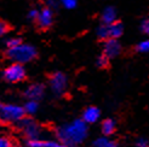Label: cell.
<instances>
[{"label":"cell","instance_id":"2","mask_svg":"<svg viewBox=\"0 0 149 147\" xmlns=\"http://www.w3.org/2000/svg\"><path fill=\"white\" fill-rule=\"evenodd\" d=\"M38 52H36V48L32 45H28V43H19L18 46L12 47V48H7L6 56L9 59H11L13 63H29L32 62L34 58L36 57Z\"/></svg>","mask_w":149,"mask_h":147},{"label":"cell","instance_id":"1","mask_svg":"<svg viewBox=\"0 0 149 147\" xmlns=\"http://www.w3.org/2000/svg\"><path fill=\"white\" fill-rule=\"evenodd\" d=\"M57 137L65 147H78L87 137V123L81 120H74L57 129Z\"/></svg>","mask_w":149,"mask_h":147},{"label":"cell","instance_id":"6","mask_svg":"<svg viewBox=\"0 0 149 147\" xmlns=\"http://www.w3.org/2000/svg\"><path fill=\"white\" fill-rule=\"evenodd\" d=\"M19 128L22 130L23 135L28 139V140H33V139H39V135L41 133V129L39 124L34 122L33 120L29 118H23L19 122Z\"/></svg>","mask_w":149,"mask_h":147},{"label":"cell","instance_id":"22","mask_svg":"<svg viewBox=\"0 0 149 147\" xmlns=\"http://www.w3.org/2000/svg\"><path fill=\"white\" fill-rule=\"evenodd\" d=\"M141 30H142V33L149 35V17L142 21V23H141Z\"/></svg>","mask_w":149,"mask_h":147},{"label":"cell","instance_id":"24","mask_svg":"<svg viewBox=\"0 0 149 147\" xmlns=\"http://www.w3.org/2000/svg\"><path fill=\"white\" fill-rule=\"evenodd\" d=\"M7 32H9V25H7L6 22H4V21L0 19V38H1V36H4Z\"/></svg>","mask_w":149,"mask_h":147},{"label":"cell","instance_id":"20","mask_svg":"<svg viewBox=\"0 0 149 147\" xmlns=\"http://www.w3.org/2000/svg\"><path fill=\"white\" fill-rule=\"evenodd\" d=\"M108 62H109V58L106 57L104 54H102V56H100L97 58V62H96V64H97L98 68H106L108 65Z\"/></svg>","mask_w":149,"mask_h":147},{"label":"cell","instance_id":"11","mask_svg":"<svg viewBox=\"0 0 149 147\" xmlns=\"http://www.w3.org/2000/svg\"><path fill=\"white\" fill-rule=\"evenodd\" d=\"M100 116H101V111L97 109V107H95V106H88L84 113H83V120L87 123V124H92L95 122H97L98 118H100Z\"/></svg>","mask_w":149,"mask_h":147},{"label":"cell","instance_id":"26","mask_svg":"<svg viewBox=\"0 0 149 147\" xmlns=\"http://www.w3.org/2000/svg\"><path fill=\"white\" fill-rule=\"evenodd\" d=\"M47 5H49V7H51V9L54 10L59 5V1L58 0H47Z\"/></svg>","mask_w":149,"mask_h":147},{"label":"cell","instance_id":"16","mask_svg":"<svg viewBox=\"0 0 149 147\" xmlns=\"http://www.w3.org/2000/svg\"><path fill=\"white\" fill-rule=\"evenodd\" d=\"M23 107H24V110H26V113H28V115H34L36 111H38L39 104H38V101H36V100H28Z\"/></svg>","mask_w":149,"mask_h":147},{"label":"cell","instance_id":"5","mask_svg":"<svg viewBox=\"0 0 149 147\" xmlns=\"http://www.w3.org/2000/svg\"><path fill=\"white\" fill-rule=\"evenodd\" d=\"M4 78L7 82L16 83L21 82L26 78V69L23 67V64L21 63H12L4 70Z\"/></svg>","mask_w":149,"mask_h":147},{"label":"cell","instance_id":"9","mask_svg":"<svg viewBox=\"0 0 149 147\" xmlns=\"http://www.w3.org/2000/svg\"><path fill=\"white\" fill-rule=\"evenodd\" d=\"M121 52V45L120 42L118 41V39H109L106 40L104 42V46H103V54L108 57L109 59L111 58H115L120 54Z\"/></svg>","mask_w":149,"mask_h":147},{"label":"cell","instance_id":"15","mask_svg":"<svg viewBox=\"0 0 149 147\" xmlns=\"http://www.w3.org/2000/svg\"><path fill=\"white\" fill-rule=\"evenodd\" d=\"M93 147H119L118 144L108 136H102L93 141Z\"/></svg>","mask_w":149,"mask_h":147},{"label":"cell","instance_id":"4","mask_svg":"<svg viewBox=\"0 0 149 147\" xmlns=\"http://www.w3.org/2000/svg\"><path fill=\"white\" fill-rule=\"evenodd\" d=\"M124 33V27L120 22H114L110 24H102L97 28V36L101 40L119 39Z\"/></svg>","mask_w":149,"mask_h":147},{"label":"cell","instance_id":"21","mask_svg":"<svg viewBox=\"0 0 149 147\" xmlns=\"http://www.w3.org/2000/svg\"><path fill=\"white\" fill-rule=\"evenodd\" d=\"M39 11L38 9H31L28 11V14H27V17L28 19H31V21H36V18H38V14H39Z\"/></svg>","mask_w":149,"mask_h":147},{"label":"cell","instance_id":"19","mask_svg":"<svg viewBox=\"0 0 149 147\" xmlns=\"http://www.w3.org/2000/svg\"><path fill=\"white\" fill-rule=\"evenodd\" d=\"M19 43H22V41H21L19 38H10V39H7V40H6L5 45H6L7 48H12V47L18 46Z\"/></svg>","mask_w":149,"mask_h":147},{"label":"cell","instance_id":"3","mask_svg":"<svg viewBox=\"0 0 149 147\" xmlns=\"http://www.w3.org/2000/svg\"><path fill=\"white\" fill-rule=\"evenodd\" d=\"M26 116V110L23 106L6 104L0 106V118L5 122H21Z\"/></svg>","mask_w":149,"mask_h":147},{"label":"cell","instance_id":"13","mask_svg":"<svg viewBox=\"0 0 149 147\" xmlns=\"http://www.w3.org/2000/svg\"><path fill=\"white\" fill-rule=\"evenodd\" d=\"M101 21L103 24H110L116 22V10L113 6H108L106 7L101 14Z\"/></svg>","mask_w":149,"mask_h":147},{"label":"cell","instance_id":"18","mask_svg":"<svg viewBox=\"0 0 149 147\" xmlns=\"http://www.w3.org/2000/svg\"><path fill=\"white\" fill-rule=\"evenodd\" d=\"M58 1H59V5H62L63 7H65L68 10L75 9L78 4V0H58Z\"/></svg>","mask_w":149,"mask_h":147},{"label":"cell","instance_id":"17","mask_svg":"<svg viewBox=\"0 0 149 147\" xmlns=\"http://www.w3.org/2000/svg\"><path fill=\"white\" fill-rule=\"evenodd\" d=\"M136 51H137V52H141V53H147V52H149V39L141 41L138 45L136 46Z\"/></svg>","mask_w":149,"mask_h":147},{"label":"cell","instance_id":"7","mask_svg":"<svg viewBox=\"0 0 149 147\" xmlns=\"http://www.w3.org/2000/svg\"><path fill=\"white\" fill-rule=\"evenodd\" d=\"M49 82H50L51 91L57 95L63 94L67 89V87H68V80H67V76L63 72H59V71L52 74Z\"/></svg>","mask_w":149,"mask_h":147},{"label":"cell","instance_id":"27","mask_svg":"<svg viewBox=\"0 0 149 147\" xmlns=\"http://www.w3.org/2000/svg\"><path fill=\"white\" fill-rule=\"evenodd\" d=\"M10 147H21V146H18V145H11Z\"/></svg>","mask_w":149,"mask_h":147},{"label":"cell","instance_id":"14","mask_svg":"<svg viewBox=\"0 0 149 147\" xmlns=\"http://www.w3.org/2000/svg\"><path fill=\"white\" fill-rule=\"evenodd\" d=\"M115 128H116V123L114 120H104L102 122V126H101V130H102V133L106 135V136H109L111 135L115 131Z\"/></svg>","mask_w":149,"mask_h":147},{"label":"cell","instance_id":"8","mask_svg":"<svg viewBox=\"0 0 149 147\" xmlns=\"http://www.w3.org/2000/svg\"><path fill=\"white\" fill-rule=\"evenodd\" d=\"M36 24H38L39 28L41 29H47L52 25L54 23V11H52L51 7L46 6L42 7V9L39 11L38 18H36Z\"/></svg>","mask_w":149,"mask_h":147},{"label":"cell","instance_id":"12","mask_svg":"<svg viewBox=\"0 0 149 147\" xmlns=\"http://www.w3.org/2000/svg\"><path fill=\"white\" fill-rule=\"evenodd\" d=\"M28 147H65V146L61 141L33 139V140H28Z\"/></svg>","mask_w":149,"mask_h":147},{"label":"cell","instance_id":"25","mask_svg":"<svg viewBox=\"0 0 149 147\" xmlns=\"http://www.w3.org/2000/svg\"><path fill=\"white\" fill-rule=\"evenodd\" d=\"M136 147H149V141L144 137H141L136 141Z\"/></svg>","mask_w":149,"mask_h":147},{"label":"cell","instance_id":"10","mask_svg":"<svg viewBox=\"0 0 149 147\" xmlns=\"http://www.w3.org/2000/svg\"><path fill=\"white\" fill-rule=\"evenodd\" d=\"M44 93H45V87L40 83H33L28 86L27 89L24 91V95L28 100H36V101L44 97Z\"/></svg>","mask_w":149,"mask_h":147},{"label":"cell","instance_id":"23","mask_svg":"<svg viewBox=\"0 0 149 147\" xmlns=\"http://www.w3.org/2000/svg\"><path fill=\"white\" fill-rule=\"evenodd\" d=\"M11 145L12 144L9 137L5 135H0V147H10Z\"/></svg>","mask_w":149,"mask_h":147}]
</instances>
